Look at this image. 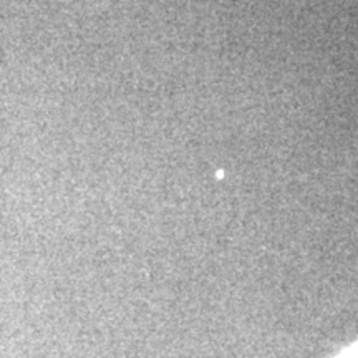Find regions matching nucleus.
<instances>
[{"instance_id":"nucleus-1","label":"nucleus","mask_w":358,"mask_h":358,"mask_svg":"<svg viewBox=\"0 0 358 358\" xmlns=\"http://www.w3.org/2000/svg\"><path fill=\"white\" fill-rule=\"evenodd\" d=\"M334 358H358V340L355 343H352L350 347L343 348V350Z\"/></svg>"}]
</instances>
